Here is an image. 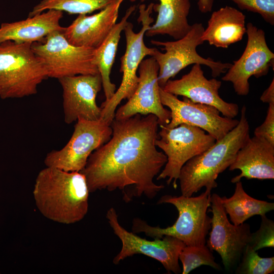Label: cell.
Returning a JSON list of instances; mask_svg holds the SVG:
<instances>
[{
  "label": "cell",
  "mask_w": 274,
  "mask_h": 274,
  "mask_svg": "<svg viewBox=\"0 0 274 274\" xmlns=\"http://www.w3.org/2000/svg\"><path fill=\"white\" fill-rule=\"evenodd\" d=\"M159 126L160 130L155 144L166 156L167 162L156 179L167 178V184L169 185L173 182L174 188L176 189L182 166L213 145L216 141L203 129L187 124H181L173 128Z\"/></svg>",
  "instance_id": "9c48e42d"
},
{
  "label": "cell",
  "mask_w": 274,
  "mask_h": 274,
  "mask_svg": "<svg viewBox=\"0 0 274 274\" xmlns=\"http://www.w3.org/2000/svg\"><path fill=\"white\" fill-rule=\"evenodd\" d=\"M136 7H129L121 20L117 23L101 44L95 49L93 62L97 67L102 80L106 99L109 101L114 94L116 85L111 81L110 74L113 67L121 34L127 23L128 19L135 11Z\"/></svg>",
  "instance_id": "603a6c76"
},
{
  "label": "cell",
  "mask_w": 274,
  "mask_h": 274,
  "mask_svg": "<svg viewBox=\"0 0 274 274\" xmlns=\"http://www.w3.org/2000/svg\"><path fill=\"white\" fill-rule=\"evenodd\" d=\"M153 5L154 3H151L147 7L144 4L139 6L138 22L141 23L142 28L139 32L134 31L133 25L129 22L123 30L126 49L120 59L122 81L112 98L107 102H103L100 107L101 118L110 125L115 118L117 107L122 100L128 99L137 88L139 83L137 71L141 62L146 56H152L156 49L147 47L144 41L146 31L154 21L151 16Z\"/></svg>",
  "instance_id": "8992f818"
},
{
  "label": "cell",
  "mask_w": 274,
  "mask_h": 274,
  "mask_svg": "<svg viewBox=\"0 0 274 274\" xmlns=\"http://www.w3.org/2000/svg\"><path fill=\"white\" fill-rule=\"evenodd\" d=\"M260 99L263 102L274 104V79L272 80L268 87L263 92Z\"/></svg>",
  "instance_id": "4dcf8cb0"
},
{
  "label": "cell",
  "mask_w": 274,
  "mask_h": 274,
  "mask_svg": "<svg viewBox=\"0 0 274 274\" xmlns=\"http://www.w3.org/2000/svg\"><path fill=\"white\" fill-rule=\"evenodd\" d=\"M129 1L134 2L136 0ZM158 1L159 4H154L153 7V11L157 12L156 21L145 35H167L175 40L182 38L191 28L187 19L191 7L190 0Z\"/></svg>",
  "instance_id": "7402d4cb"
},
{
  "label": "cell",
  "mask_w": 274,
  "mask_h": 274,
  "mask_svg": "<svg viewBox=\"0 0 274 274\" xmlns=\"http://www.w3.org/2000/svg\"><path fill=\"white\" fill-rule=\"evenodd\" d=\"M159 123L153 114H136L112 121V134L94 151L80 172L86 178L90 192L113 191L133 187L132 196L154 198L164 187L153 180L165 165L167 157L157 150Z\"/></svg>",
  "instance_id": "6da1fadb"
},
{
  "label": "cell",
  "mask_w": 274,
  "mask_h": 274,
  "mask_svg": "<svg viewBox=\"0 0 274 274\" xmlns=\"http://www.w3.org/2000/svg\"><path fill=\"white\" fill-rule=\"evenodd\" d=\"M63 31H54L43 41L31 44V48L45 66L48 78L58 79L99 74L93 62L95 49L72 44L64 37Z\"/></svg>",
  "instance_id": "ba28073f"
},
{
  "label": "cell",
  "mask_w": 274,
  "mask_h": 274,
  "mask_svg": "<svg viewBox=\"0 0 274 274\" xmlns=\"http://www.w3.org/2000/svg\"><path fill=\"white\" fill-rule=\"evenodd\" d=\"M211 228L206 245L220 256L225 269L232 271L236 267L243 253L249 244L251 233L249 224L235 225L230 222L222 206L221 197L211 196Z\"/></svg>",
  "instance_id": "7c38bea8"
},
{
  "label": "cell",
  "mask_w": 274,
  "mask_h": 274,
  "mask_svg": "<svg viewBox=\"0 0 274 274\" xmlns=\"http://www.w3.org/2000/svg\"><path fill=\"white\" fill-rule=\"evenodd\" d=\"M139 83L133 94L128 101L121 106L115 114V119H126L139 114H153L158 119L159 125L169 123L170 111L161 103L158 76L159 66L152 56L144 59L139 69Z\"/></svg>",
  "instance_id": "9a60e30c"
},
{
  "label": "cell",
  "mask_w": 274,
  "mask_h": 274,
  "mask_svg": "<svg viewBox=\"0 0 274 274\" xmlns=\"http://www.w3.org/2000/svg\"><path fill=\"white\" fill-rule=\"evenodd\" d=\"M106 218L114 233L122 243V248L113 260L114 264L135 254H141L160 262L168 272L180 273L179 255L186 245L180 239L169 235L150 241L129 232L119 223L115 209L110 208Z\"/></svg>",
  "instance_id": "8fae6325"
},
{
  "label": "cell",
  "mask_w": 274,
  "mask_h": 274,
  "mask_svg": "<svg viewBox=\"0 0 274 274\" xmlns=\"http://www.w3.org/2000/svg\"><path fill=\"white\" fill-rule=\"evenodd\" d=\"M245 19V15L234 8H221L212 13L201 39L217 48H227L242 40L246 33Z\"/></svg>",
  "instance_id": "44dd1931"
},
{
  "label": "cell",
  "mask_w": 274,
  "mask_h": 274,
  "mask_svg": "<svg viewBox=\"0 0 274 274\" xmlns=\"http://www.w3.org/2000/svg\"><path fill=\"white\" fill-rule=\"evenodd\" d=\"M261 222L260 228L251 233L248 244L254 251L264 248L274 247V222L265 215L260 216Z\"/></svg>",
  "instance_id": "83f0119b"
},
{
  "label": "cell",
  "mask_w": 274,
  "mask_h": 274,
  "mask_svg": "<svg viewBox=\"0 0 274 274\" xmlns=\"http://www.w3.org/2000/svg\"><path fill=\"white\" fill-rule=\"evenodd\" d=\"M214 0H198L197 6L199 10L203 13L211 12Z\"/></svg>",
  "instance_id": "1f68e13d"
},
{
  "label": "cell",
  "mask_w": 274,
  "mask_h": 274,
  "mask_svg": "<svg viewBox=\"0 0 274 274\" xmlns=\"http://www.w3.org/2000/svg\"><path fill=\"white\" fill-rule=\"evenodd\" d=\"M76 122L72 135L65 146L47 154L44 160L46 166L66 172H80L91 154L112 136L111 125L101 118L96 121L79 119Z\"/></svg>",
  "instance_id": "30bf717a"
},
{
  "label": "cell",
  "mask_w": 274,
  "mask_h": 274,
  "mask_svg": "<svg viewBox=\"0 0 274 274\" xmlns=\"http://www.w3.org/2000/svg\"><path fill=\"white\" fill-rule=\"evenodd\" d=\"M125 0H118L91 15H78L63 34L72 44L96 49L117 23L120 8Z\"/></svg>",
  "instance_id": "ac0fdd59"
},
{
  "label": "cell",
  "mask_w": 274,
  "mask_h": 274,
  "mask_svg": "<svg viewBox=\"0 0 274 274\" xmlns=\"http://www.w3.org/2000/svg\"><path fill=\"white\" fill-rule=\"evenodd\" d=\"M239 169L241 173L231 182L235 183L247 179H274V145L264 139L254 136L248 139L237 152L229 167V170Z\"/></svg>",
  "instance_id": "d6986e66"
},
{
  "label": "cell",
  "mask_w": 274,
  "mask_h": 274,
  "mask_svg": "<svg viewBox=\"0 0 274 274\" xmlns=\"http://www.w3.org/2000/svg\"><path fill=\"white\" fill-rule=\"evenodd\" d=\"M238 124L202 153L189 160L181 168L178 180L182 195L192 196L203 187H217L219 175L234 160L236 154L250 137V127L243 106Z\"/></svg>",
  "instance_id": "3957f363"
},
{
  "label": "cell",
  "mask_w": 274,
  "mask_h": 274,
  "mask_svg": "<svg viewBox=\"0 0 274 274\" xmlns=\"http://www.w3.org/2000/svg\"><path fill=\"white\" fill-rule=\"evenodd\" d=\"M182 264V274H188L201 265H208L220 270L221 266L215 262L212 251L206 245L185 246L179 255Z\"/></svg>",
  "instance_id": "484cf974"
},
{
  "label": "cell",
  "mask_w": 274,
  "mask_h": 274,
  "mask_svg": "<svg viewBox=\"0 0 274 274\" xmlns=\"http://www.w3.org/2000/svg\"><path fill=\"white\" fill-rule=\"evenodd\" d=\"M204 30L201 23H195L191 25L190 29L183 37L175 41H151L152 44L162 47L165 51L162 53L156 48L152 56L159 66L158 80L160 87L163 88L170 78L192 64L208 66L213 78L225 73L231 66L232 63L216 61L211 58H205L197 53V47L204 42L201 39Z\"/></svg>",
  "instance_id": "52a82bcc"
},
{
  "label": "cell",
  "mask_w": 274,
  "mask_h": 274,
  "mask_svg": "<svg viewBox=\"0 0 274 274\" xmlns=\"http://www.w3.org/2000/svg\"><path fill=\"white\" fill-rule=\"evenodd\" d=\"M159 93L162 104L170 111V120L165 125L168 128L187 124L203 129L217 141L238 123V120L221 116L219 111L213 106L194 102L185 97L183 100H180L161 87Z\"/></svg>",
  "instance_id": "5bb4252c"
},
{
  "label": "cell",
  "mask_w": 274,
  "mask_h": 274,
  "mask_svg": "<svg viewBox=\"0 0 274 274\" xmlns=\"http://www.w3.org/2000/svg\"><path fill=\"white\" fill-rule=\"evenodd\" d=\"M211 190L206 189L197 196H179L165 195L158 204L170 203L178 212V217L174 224L165 228L152 226L139 218L132 220V232L144 233L153 238H161L164 235L176 237L186 246L206 244L207 236L211 228V218L208 215L211 204Z\"/></svg>",
  "instance_id": "277c9868"
},
{
  "label": "cell",
  "mask_w": 274,
  "mask_h": 274,
  "mask_svg": "<svg viewBox=\"0 0 274 274\" xmlns=\"http://www.w3.org/2000/svg\"><path fill=\"white\" fill-rule=\"evenodd\" d=\"M31 43H0V97L19 98L35 94L48 78Z\"/></svg>",
  "instance_id": "5b68a950"
},
{
  "label": "cell",
  "mask_w": 274,
  "mask_h": 274,
  "mask_svg": "<svg viewBox=\"0 0 274 274\" xmlns=\"http://www.w3.org/2000/svg\"><path fill=\"white\" fill-rule=\"evenodd\" d=\"M274 271V257L263 258L248 245L235 268L237 274H269Z\"/></svg>",
  "instance_id": "4316f807"
},
{
  "label": "cell",
  "mask_w": 274,
  "mask_h": 274,
  "mask_svg": "<svg viewBox=\"0 0 274 274\" xmlns=\"http://www.w3.org/2000/svg\"><path fill=\"white\" fill-rule=\"evenodd\" d=\"M90 192L85 176L46 166L38 174L33 195L37 208L47 218L66 224L83 219L88 211Z\"/></svg>",
  "instance_id": "7a4b0ae2"
},
{
  "label": "cell",
  "mask_w": 274,
  "mask_h": 274,
  "mask_svg": "<svg viewBox=\"0 0 274 274\" xmlns=\"http://www.w3.org/2000/svg\"><path fill=\"white\" fill-rule=\"evenodd\" d=\"M58 80L62 89L64 120L66 124L79 119L96 121L101 118V109L96 101L102 87L99 74L64 77Z\"/></svg>",
  "instance_id": "2e32d148"
},
{
  "label": "cell",
  "mask_w": 274,
  "mask_h": 274,
  "mask_svg": "<svg viewBox=\"0 0 274 274\" xmlns=\"http://www.w3.org/2000/svg\"><path fill=\"white\" fill-rule=\"evenodd\" d=\"M63 12L48 10L26 19L0 25V43L12 41L17 43H33L44 40L51 33L64 31L60 24Z\"/></svg>",
  "instance_id": "ffe728a7"
},
{
  "label": "cell",
  "mask_w": 274,
  "mask_h": 274,
  "mask_svg": "<svg viewBox=\"0 0 274 274\" xmlns=\"http://www.w3.org/2000/svg\"><path fill=\"white\" fill-rule=\"evenodd\" d=\"M246 27L248 40L245 49L222 77L223 81L231 82L235 92L241 96L249 94L251 77L266 76L270 67L273 68L274 54L267 45L264 31L251 22Z\"/></svg>",
  "instance_id": "4fadbf2b"
},
{
  "label": "cell",
  "mask_w": 274,
  "mask_h": 274,
  "mask_svg": "<svg viewBox=\"0 0 274 274\" xmlns=\"http://www.w3.org/2000/svg\"><path fill=\"white\" fill-rule=\"evenodd\" d=\"M241 10L256 13L271 25H274V0H230Z\"/></svg>",
  "instance_id": "f1b7e54d"
},
{
  "label": "cell",
  "mask_w": 274,
  "mask_h": 274,
  "mask_svg": "<svg viewBox=\"0 0 274 274\" xmlns=\"http://www.w3.org/2000/svg\"><path fill=\"white\" fill-rule=\"evenodd\" d=\"M118 0H42L32 8L28 17L48 10L70 14H87L100 10Z\"/></svg>",
  "instance_id": "d4e9b609"
},
{
  "label": "cell",
  "mask_w": 274,
  "mask_h": 274,
  "mask_svg": "<svg viewBox=\"0 0 274 274\" xmlns=\"http://www.w3.org/2000/svg\"><path fill=\"white\" fill-rule=\"evenodd\" d=\"M254 134L274 145V104H269L264 121L255 128Z\"/></svg>",
  "instance_id": "f546056e"
},
{
  "label": "cell",
  "mask_w": 274,
  "mask_h": 274,
  "mask_svg": "<svg viewBox=\"0 0 274 274\" xmlns=\"http://www.w3.org/2000/svg\"><path fill=\"white\" fill-rule=\"evenodd\" d=\"M221 84V81L215 78L207 79L201 65L194 64L188 73L179 79L169 80L162 88L177 96L188 98L194 102L213 106L223 116L234 118L238 114V106L221 98L219 90Z\"/></svg>",
  "instance_id": "e0dca14e"
},
{
  "label": "cell",
  "mask_w": 274,
  "mask_h": 274,
  "mask_svg": "<svg viewBox=\"0 0 274 274\" xmlns=\"http://www.w3.org/2000/svg\"><path fill=\"white\" fill-rule=\"evenodd\" d=\"M221 201L232 223L235 225L244 223L254 216L265 215L274 209L273 202L257 199L248 195L241 181L235 183L232 196L221 197Z\"/></svg>",
  "instance_id": "cb8c5ba5"
}]
</instances>
